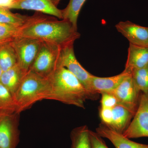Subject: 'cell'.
<instances>
[{"label":"cell","instance_id":"cell-18","mask_svg":"<svg viewBox=\"0 0 148 148\" xmlns=\"http://www.w3.org/2000/svg\"><path fill=\"white\" fill-rule=\"evenodd\" d=\"M89 132L90 130L86 125L73 129L71 133V148H92Z\"/></svg>","mask_w":148,"mask_h":148},{"label":"cell","instance_id":"cell-25","mask_svg":"<svg viewBox=\"0 0 148 148\" xmlns=\"http://www.w3.org/2000/svg\"><path fill=\"white\" fill-rule=\"evenodd\" d=\"M89 135L92 148H109L103 138L97 132L90 130Z\"/></svg>","mask_w":148,"mask_h":148},{"label":"cell","instance_id":"cell-23","mask_svg":"<svg viewBox=\"0 0 148 148\" xmlns=\"http://www.w3.org/2000/svg\"><path fill=\"white\" fill-rule=\"evenodd\" d=\"M23 27L0 23V40L5 42L12 41L19 36Z\"/></svg>","mask_w":148,"mask_h":148},{"label":"cell","instance_id":"cell-14","mask_svg":"<svg viewBox=\"0 0 148 148\" xmlns=\"http://www.w3.org/2000/svg\"><path fill=\"white\" fill-rule=\"evenodd\" d=\"M148 64V46L130 44L125 70L131 73L133 70L143 68Z\"/></svg>","mask_w":148,"mask_h":148},{"label":"cell","instance_id":"cell-7","mask_svg":"<svg viewBox=\"0 0 148 148\" xmlns=\"http://www.w3.org/2000/svg\"><path fill=\"white\" fill-rule=\"evenodd\" d=\"M107 92L114 96L118 105L127 109L134 116L139 105L141 92L136 86L131 74L125 77L115 89Z\"/></svg>","mask_w":148,"mask_h":148},{"label":"cell","instance_id":"cell-9","mask_svg":"<svg viewBox=\"0 0 148 148\" xmlns=\"http://www.w3.org/2000/svg\"><path fill=\"white\" fill-rule=\"evenodd\" d=\"M11 114L0 112V148H16L19 142L16 116L18 114Z\"/></svg>","mask_w":148,"mask_h":148},{"label":"cell","instance_id":"cell-19","mask_svg":"<svg viewBox=\"0 0 148 148\" xmlns=\"http://www.w3.org/2000/svg\"><path fill=\"white\" fill-rule=\"evenodd\" d=\"M17 64V56L11 42L0 45V67L5 71Z\"/></svg>","mask_w":148,"mask_h":148},{"label":"cell","instance_id":"cell-12","mask_svg":"<svg viewBox=\"0 0 148 148\" xmlns=\"http://www.w3.org/2000/svg\"><path fill=\"white\" fill-rule=\"evenodd\" d=\"M96 132L110 140L116 148H148V145L133 142L102 123L96 128Z\"/></svg>","mask_w":148,"mask_h":148},{"label":"cell","instance_id":"cell-15","mask_svg":"<svg viewBox=\"0 0 148 148\" xmlns=\"http://www.w3.org/2000/svg\"><path fill=\"white\" fill-rule=\"evenodd\" d=\"M43 13L37 12L32 16L13 13L8 9L0 8V23L24 28L40 18Z\"/></svg>","mask_w":148,"mask_h":148},{"label":"cell","instance_id":"cell-5","mask_svg":"<svg viewBox=\"0 0 148 148\" xmlns=\"http://www.w3.org/2000/svg\"><path fill=\"white\" fill-rule=\"evenodd\" d=\"M58 66L65 67L73 74L88 92L91 100L96 99L91 90L93 75L88 72L77 60L74 53L73 45L61 48Z\"/></svg>","mask_w":148,"mask_h":148},{"label":"cell","instance_id":"cell-11","mask_svg":"<svg viewBox=\"0 0 148 148\" xmlns=\"http://www.w3.org/2000/svg\"><path fill=\"white\" fill-rule=\"evenodd\" d=\"M11 9L34 10L63 19L62 10L55 5L53 0H20Z\"/></svg>","mask_w":148,"mask_h":148},{"label":"cell","instance_id":"cell-16","mask_svg":"<svg viewBox=\"0 0 148 148\" xmlns=\"http://www.w3.org/2000/svg\"><path fill=\"white\" fill-rule=\"evenodd\" d=\"M27 73L23 71L18 64H16L7 71L3 72L0 82L13 96Z\"/></svg>","mask_w":148,"mask_h":148},{"label":"cell","instance_id":"cell-29","mask_svg":"<svg viewBox=\"0 0 148 148\" xmlns=\"http://www.w3.org/2000/svg\"><path fill=\"white\" fill-rule=\"evenodd\" d=\"M3 73V71L2 70L1 67H0V79H1V77Z\"/></svg>","mask_w":148,"mask_h":148},{"label":"cell","instance_id":"cell-22","mask_svg":"<svg viewBox=\"0 0 148 148\" xmlns=\"http://www.w3.org/2000/svg\"><path fill=\"white\" fill-rule=\"evenodd\" d=\"M131 76L136 86L142 93L148 92V64L140 69L133 70Z\"/></svg>","mask_w":148,"mask_h":148},{"label":"cell","instance_id":"cell-26","mask_svg":"<svg viewBox=\"0 0 148 148\" xmlns=\"http://www.w3.org/2000/svg\"><path fill=\"white\" fill-rule=\"evenodd\" d=\"M99 116L102 123L110 126L112 121L113 113L112 109L101 107L99 110Z\"/></svg>","mask_w":148,"mask_h":148},{"label":"cell","instance_id":"cell-8","mask_svg":"<svg viewBox=\"0 0 148 148\" xmlns=\"http://www.w3.org/2000/svg\"><path fill=\"white\" fill-rule=\"evenodd\" d=\"M134 118L123 133L128 139L148 137V92L141 93Z\"/></svg>","mask_w":148,"mask_h":148},{"label":"cell","instance_id":"cell-24","mask_svg":"<svg viewBox=\"0 0 148 148\" xmlns=\"http://www.w3.org/2000/svg\"><path fill=\"white\" fill-rule=\"evenodd\" d=\"M101 101V107L112 109L118 105L117 101L114 96L108 92H103Z\"/></svg>","mask_w":148,"mask_h":148},{"label":"cell","instance_id":"cell-17","mask_svg":"<svg viewBox=\"0 0 148 148\" xmlns=\"http://www.w3.org/2000/svg\"><path fill=\"white\" fill-rule=\"evenodd\" d=\"M112 110V121L109 127L117 132L123 134L129 126L134 115L127 109L120 105H117Z\"/></svg>","mask_w":148,"mask_h":148},{"label":"cell","instance_id":"cell-30","mask_svg":"<svg viewBox=\"0 0 148 148\" xmlns=\"http://www.w3.org/2000/svg\"><path fill=\"white\" fill-rule=\"evenodd\" d=\"M7 42H5L1 40H0V45L4 43Z\"/></svg>","mask_w":148,"mask_h":148},{"label":"cell","instance_id":"cell-20","mask_svg":"<svg viewBox=\"0 0 148 148\" xmlns=\"http://www.w3.org/2000/svg\"><path fill=\"white\" fill-rule=\"evenodd\" d=\"M86 0H70L67 7L62 10L63 19L69 21L75 29L77 21L83 6Z\"/></svg>","mask_w":148,"mask_h":148},{"label":"cell","instance_id":"cell-4","mask_svg":"<svg viewBox=\"0 0 148 148\" xmlns=\"http://www.w3.org/2000/svg\"><path fill=\"white\" fill-rule=\"evenodd\" d=\"M61 48L42 41L39 50L29 71L48 78L58 66Z\"/></svg>","mask_w":148,"mask_h":148},{"label":"cell","instance_id":"cell-3","mask_svg":"<svg viewBox=\"0 0 148 148\" xmlns=\"http://www.w3.org/2000/svg\"><path fill=\"white\" fill-rule=\"evenodd\" d=\"M50 94V84L48 78L29 71L13 95L15 112L19 114L38 101L49 100Z\"/></svg>","mask_w":148,"mask_h":148},{"label":"cell","instance_id":"cell-1","mask_svg":"<svg viewBox=\"0 0 148 148\" xmlns=\"http://www.w3.org/2000/svg\"><path fill=\"white\" fill-rule=\"evenodd\" d=\"M79 33L69 21L43 15L21 29L19 36L34 38L63 48L73 45Z\"/></svg>","mask_w":148,"mask_h":148},{"label":"cell","instance_id":"cell-13","mask_svg":"<svg viewBox=\"0 0 148 148\" xmlns=\"http://www.w3.org/2000/svg\"><path fill=\"white\" fill-rule=\"evenodd\" d=\"M131 73L124 70L120 74L114 76L101 77L93 75L91 82V90L92 95L97 99L98 94L114 90Z\"/></svg>","mask_w":148,"mask_h":148},{"label":"cell","instance_id":"cell-6","mask_svg":"<svg viewBox=\"0 0 148 148\" xmlns=\"http://www.w3.org/2000/svg\"><path fill=\"white\" fill-rule=\"evenodd\" d=\"M41 42L37 39L23 36L17 37L11 42L17 56V64L26 73L34 62Z\"/></svg>","mask_w":148,"mask_h":148},{"label":"cell","instance_id":"cell-27","mask_svg":"<svg viewBox=\"0 0 148 148\" xmlns=\"http://www.w3.org/2000/svg\"><path fill=\"white\" fill-rule=\"evenodd\" d=\"M20 0H0V8L10 10Z\"/></svg>","mask_w":148,"mask_h":148},{"label":"cell","instance_id":"cell-2","mask_svg":"<svg viewBox=\"0 0 148 148\" xmlns=\"http://www.w3.org/2000/svg\"><path fill=\"white\" fill-rule=\"evenodd\" d=\"M48 79L51 86L49 100L84 109L85 102L91 99L79 80L65 67L58 66Z\"/></svg>","mask_w":148,"mask_h":148},{"label":"cell","instance_id":"cell-10","mask_svg":"<svg viewBox=\"0 0 148 148\" xmlns=\"http://www.w3.org/2000/svg\"><path fill=\"white\" fill-rule=\"evenodd\" d=\"M116 30L129 41L130 44L148 46V27H142L131 21H121L115 26Z\"/></svg>","mask_w":148,"mask_h":148},{"label":"cell","instance_id":"cell-28","mask_svg":"<svg viewBox=\"0 0 148 148\" xmlns=\"http://www.w3.org/2000/svg\"><path fill=\"white\" fill-rule=\"evenodd\" d=\"M61 1V0H53V1L55 4V5L57 6Z\"/></svg>","mask_w":148,"mask_h":148},{"label":"cell","instance_id":"cell-21","mask_svg":"<svg viewBox=\"0 0 148 148\" xmlns=\"http://www.w3.org/2000/svg\"><path fill=\"white\" fill-rule=\"evenodd\" d=\"M15 103L13 95L0 82V112H15Z\"/></svg>","mask_w":148,"mask_h":148}]
</instances>
